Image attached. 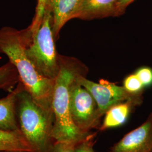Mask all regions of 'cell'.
Masks as SVG:
<instances>
[{"instance_id":"obj_1","label":"cell","mask_w":152,"mask_h":152,"mask_svg":"<svg viewBox=\"0 0 152 152\" xmlns=\"http://www.w3.org/2000/svg\"><path fill=\"white\" fill-rule=\"evenodd\" d=\"M32 37L29 27L22 30L4 27L0 29V53L6 55L16 68L19 82L34 101L45 110L53 112L55 80L41 75L26 54Z\"/></svg>"},{"instance_id":"obj_15","label":"cell","mask_w":152,"mask_h":152,"mask_svg":"<svg viewBox=\"0 0 152 152\" xmlns=\"http://www.w3.org/2000/svg\"><path fill=\"white\" fill-rule=\"evenodd\" d=\"M46 7V0H37V6L36 7V13L32 22L29 28L33 35L38 30L40 24L44 17Z\"/></svg>"},{"instance_id":"obj_10","label":"cell","mask_w":152,"mask_h":152,"mask_svg":"<svg viewBox=\"0 0 152 152\" xmlns=\"http://www.w3.org/2000/svg\"><path fill=\"white\" fill-rule=\"evenodd\" d=\"M21 87L19 82L15 88L0 99V129L9 131H20L17 119L16 102Z\"/></svg>"},{"instance_id":"obj_3","label":"cell","mask_w":152,"mask_h":152,"mask_svg":"<svg viewBox=\"0 0 152 152\" xmlns=\"http://www.w3.org/2000/svg\"><path fill=\"white\" fill-rule=\"evenodd\" d=\"M16 114L19 130L32 152H53L54 113L39 107L22 83L17 96Z\"/></svg>"},{"instance_id":"obj_14","label":"cell","mask_w":152,"mask_h":152,"mask_svg":"<svg viewBox=\"0 0 152 152\" xmlns=\"http://www.w3.org/2000/svg\"><path fill=\"white\" fill-rule=\"evenodd\" d=\"M123 86L128 92L134 94H142L145 88L135 73L125 78Z\"/></svg>"},{"instance_id":"obj_8","label":"cell","mask_w":152,"mask_h":152,"mask_svg":"<svg viewBox=\"0 0 152 152\" xmlns=\"http://www.w3.org/2000/svg\"><path fill=\"white\" fill-rule=\"evenodd\" d=\"M120 0H82L73 19L91 20L123 14Z\"/></svg>"},{"instance_id":"obj_7","label":"cell","mask_w":152,"mask_h":152,"mask_svg":"<svg viewBox=\"0 0 152 152\" xmlns=\"http://www.w3.org/2000/svg\"><path fill=\"white\" fill-rule=\"evenodd\" d=\"M108 152H152V112L143 124L127 133Z\"/></svg>"},{"instance_id":"obj_18","label":"cell","mask_w":152,"mask_h":152,"mask_svg":"<svg viewBox=\"0 0 152 152\" xmlns=\"http://www.w3.org/2000/svg\"><path fill=\"white\" fill-rule=\"evenodd\" d=\"M76 144L55 142L53 152H76Z\"/></svg>"},{"instance_id":"obj_5","label":"cell","mask_w":152,"mask_h":152,"mask_svg":"<svg viewBox=\"0 0 152 152\" xmlns=\"http://www.w3.org/2000/svg\"><path fill=\"white\" fill-rule=\"evenodd\" d=\"M77 77L70 88L71 117L76 127L88 134L93 129H99L102 117L92 95L78 82Z\"/></svg>"},{"instance_id":"obj_17","label":"cell","mask_w":152,"mask_h":152,"mask_svg":"<svg viewBox=\"0 0 152 152\" xmlns=\"http://www.w3.org/2000/svg\"><path fill=\"white\" fill-rule=\"evenodd\" d=\"M144 87L152 85V69L148 66L139 68L135 73Z\"/></svg>"},{"instance_id":"obj_9","label":"cell","mask_w":152,"mask_h":152,"mask_svg":"<svg viewBox=\"0 0 152 152\" xmlns=\"http://www.w3.org/2000/svg\"><path fill=\"white\" fill-rule=\"evenodd\" d=\"M82 1L46 0V7L51 11L53 16V31L55 39L58 37L60 30L66 23L73 19Z\"/></svg>"},{"instance_id":"obj_16","label":"cell","mask_w":152,"mask_h":152,"mask_svg":"<svg viewBox=\"0 0 152 152\" xmlns=\"http://www.w3.org/2000/svg\"><path fill=\"white\" fill-rule=\"evenodd\" d=\"M96 135V132H91L88 135L76 144V152H95L94 145Z\"/></svg>"},{"instance_id":"obj_13","label":"cell","mask_w":152,"mask_h":152,"mask_svg":"<svg viewBox=\"0 0 152 152\" xmlns=\"http://www.w3.org/2000/svg\"><path fill=\"white\" fill-rule=\"evenodd\" d=\"M19 81L18 72L11 61L0 66V89L11 92Z\"/></svg>"},{"instance_id":"obj_6","label":"cell","mask_w":152,"mask_h":152,"mask_svg":"<svg viewBox=\"0 0 152 152\" xmlns=\"http://www.w3.org/2000/svg\"><path fill=\"white\" fill-rule=\"evenodd\" d=\"M78 82L90 92L98 105V111L102 117L109 109L117 104L133 101L139 105L142 101V94H134L128 92L124 86L105 80L99 83L88 80L80 74L77 77Z\"/></svg>"},{"instance_id":"obj_20","label":"cell","mask_w":152,"mask_h":152,"mask_svg":"<svg viewBox=\"0 0 152 152\" xmlns=\"http://www.w3.org/2000/svg\"><path fill=\"white\" fill-rule=\"evenodd\" d=\"M0 152H9V151H0Z\"/></svg>"},{"instance_id":"obj_19","label":"cell","mask_w":152,"mask_h":152,"mask_svg":"<svg viewBox=\"0 0 152 152\" xmlns=\"http://www.w3.org/2000/svg\"><path fill=\"white\" fill-rule=\"evenodd\" d=\"M134 1L135 0H120V2L122 8L125 10L126 7Z\"/></svg>"},{"instance_id":"obj_11","label":"cell","mask_w":152,"mask_h":152,"mask_svg":"<svg viewBox=\"0 0 152 152\" xmlns=\"http://www.w3.org/2000/svg\"><path fill=\"white\" fill-rule=\"evenodd\" d=\"M139 104L133 101L117 104L109 109L99 130L104 131L123 125L127 119L132 109Z\"/></svg>"},{"instance_id":"obj_12","label":"cell","mask_w":152,"mask_h":152,"mask_svg":"<svg viewBox=\"0 0 152 152\" xmlns=\"http://www.w3.org/2000/svg\"><path fill=\"white\" fill-rule=\"evenodd\" d=\"M0 151L32 152L20 131L0 129Z\"/></svg>"},{"instance_id":"obj_4","label":"cell","mask_w":152,"mask_h":152,"mask_svg":"<svg viewBox=\"0 0 152 152\" xmlns=\"http://www.w3.org/2000/svg\"><path fill=\"white\" fill-rule=\"evenodd\" d=\"M55 39L52 14L46 7L38 30L26 46V54L41 75L54 80L60 69V55L56 52Z\"/></svg>"},{"instance_id":"obj_2","label":"cell","mask_w":152,"mask_h":152,"mask_svg":"<svg viewBox=\"0 0 152 152\" xmlns=\"http://www.w3.org/2000/svg\"><path fill=\"white\" fill-rule=\"evenodd\" d=\"M82 72L77 61L60 55V69L55 80L52 103L55 142L77 144L91 132L85 134L79 130L71 117L70 88L73 81Z\"/></svg>"}]
</instances>
